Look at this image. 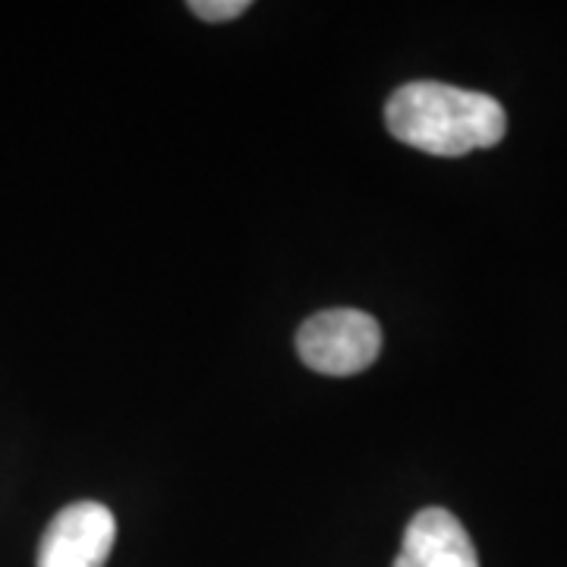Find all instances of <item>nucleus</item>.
I'll return each mask as SVG.
<instances>
[{
	"label": "nucleus",
	"instance_id": "f257e3e1",
	"mask_svg": "<svg viewBox=\"0 0 567 567\" xmlns=\"http://www.w3.org/2000/svg\"><path fill=\"white\" fill-rule=\"evenodd\" d=\"M391 136L439 158H461L505 140L507 114L498 99L447 82H406L385 104Z\"/></svg>",
	"mask_w": 567,
	"mask_h": 567
},
{
	"label": "nucleus",
	"instance_id": "f03ea898",
	"mask_svg": "<svg viewBox=\"0 0 567 567\" xmlns=\"http://www.w3.org/2000/svg\"><path fill=\"white\" fill-rule=\"evenodd\" d=\"M297 353L312 372L357 375L379 360L382 328L360 309H328L300 324Z\"/></svg>",
	"mask_w": 567,
	"mask_h": 567
},
{
	"label": "nucleus",
	"instance_id": "7ed1b4c3",
	"mask_svg": "<svg viewBox=\"0 0 567 567\" xmlns=\"http://www.w3.org/2000/svg\"><path fill=\"white\" fill-rule=\"evenodd\" d=\"M117 539L114 514L99 502L63 507L48 524L39 546V567H104Z\"/></svg>",
	"mask_w": 567,
	"mask_h": 567
},
{
	"label": "nucleus",
	"instance_id": "20e7f679",
	"mask_svg": "<svg viewBox=\"0 0 567 567\" xmlns=\"http://www.w3.org/2000/svg\"><path fill=\"white\" fill-rule=\"evenodd\" d=\"M394 567H480V555L451 511L425 507L406 524Z\"/></svg>",
	"mask_w": 567,
	"mask_h": 567
},
{
	"label": "nucleus",
	"instance_id": "39448f33",
	"mask_svg": "<svg viewBox=\"0 0 567 567\" xmlns=\"http://www.w3.org/2000/svg\"><path fill=\"white\" fill-rule=\"evenodd\" d=\"M189 10L205 22H227L237 20L240 13H246L249 3L246 0H193Z\"/></svg>",
	"mask_w": 567,
	"mask_h": 567
}]
</instances>
